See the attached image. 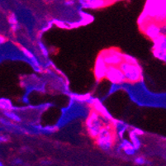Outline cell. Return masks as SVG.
I'll list each match as a JSON object with an SVG mask.
<instances>
[{
  "instance_id": "7a4b0ae2",
  "label": "cell",
  "mask_w": 166,
  "mask_h": 166,
  "mask_svg": "<svg viewBox=\"0 0 166 166\" xmlns=\"http://www.w3.org/2000/svg\"><path fill=\"white\" fill-rule=\"evenodd\" d=\"M5 115H6L8 117H9V118L14 120V121H19V118H18V117L15 115V114H14V113H13V112H5Z\"/></svg>"
},
{
  "instance_id": "5b68a950",
  "label": "cell",
  "mask_w": 166,
  "mask_h": 166,
  "mask_svg": "<svg viewBox=\"0 0 166 166\" xmlns=\"http://www.w3.org/2000/svg\"><path fill=\"white\" fill-rule=\"evenodd\" d=\"M2 141H5V137H3V136H0V142H2Z\"/></svg>"
},
{
  "instance_id": "3957f363",
  "label": "cell",
  "mask_w": 166,
  "mask_h": 166,
  "mask_svg": "<svg viewBox=\"0 0 166 166\" xmlns=\"http://www.w3.org/2000/svg\"><path fill=\"white\" fill-rule=\"evenodd\" d=\"M9 21H10V23H13V24H15V23H17V21H16V19H15V17H14V16L10 17Z\"/></svg>"
},
{
  "instance_id": "277c9868",
  "label": "cell",
  "mask_w": 166,
  "mask_h": 166,
  "mask_svg": "<svg viewBox=\"0 0 166 166\" xmlns=\"http://www.w3.org/2000/svg\"><path fill=\"white\" fill-rule=\"evenodd\" d=\"M4 41H5V39H4V37H3V36H2L0 35V45H1V44H3V42H4Z\"/></svg>"
},
{
  "instance_id": "6da1fadb",
  "label": "cell",
  "mask_w": 166,
  "mask_h": 166,
  "mask_svg": "<svg viewBox=\"0 0 166 166\" xmlns=\"http://www.w3.org/2000/svg\"><path fill=\"white\" fill-rule=\"evenodd\" d=\"M13 108L9 100L5 99H0V108L4 110H11Z\"/></svg>"
}]
</instances>
